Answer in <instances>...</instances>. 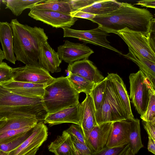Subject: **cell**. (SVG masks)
<instances>
[{
	"label": "cell",
	"mask_w": 155,
	"mask_h": 155,
	"mask_svg": "<svg viewBox=\"0 0 155 155\" xmlns=\"http://www.w3.org/2000/svg\"><path fill=\"white\" fill-rule=\"evenodd\" d=\"M91 21L108 33H115L126 28L147 35L155 23L153 16L148 10L122 2L117 10L104 15H95Z\"/></svg>",
	"instance_id": "6da1fadb"
},
{
	"label": "cell",
	"mask_w": 155,
	"mask_h": 155,
	"mask_svg": "<svg viewBox=\"0 0 155 155\" xmlns=\"http://www.w3.org/2000/svg\"><path fill=\"white\" fill-rule=\"evenodd\" d=\"M10 23L16 60L25 65L40 66L38 58L39 51L42 45L47 42L48 39L44 29L22 24L17 19H12Z\"/></svg>",
	"instance_id": "7a4b0ae2"
},
{
	"label": "cell",
	"mask_w": 155,
	"mask_h": 155,
	"mask_svg": "<svg viewBox=\"0 0 155 155\" xmlns=\"http://www.w3.org/2000/svg\"><path fill=\"white\" fill-rule=\"evenodd\" d=\"M47 114L42 98L19 95L0 86V120L29 117L36 119L38 123L43 122Z\"/></svg>",
	"instance_id": "3957f363"
},
{
	"label": "cell",
	"mask_w": 155,
	"mask_h": 155,
	"mask_svg": "<svg viewBox=\"0 0 155 155\" xmlns=\"http://www.w3.org/2000/svg\"><path fill=\"white\" fill-rule=\"evenodd\" d=\"M79 94L67 77H61L46 86L42 103L47 114L53 113L79 104Z\"/></svg>",
	"instance_id": "277c9868"
},
{
	"label": "cell",
	"mask_w": 155,
	"mask_h": 155,
	"mask_svg": "<svg viewBox=\"0 0 155 155\" xmlns=\"http://www.w3.org/2000/svg\"><path fill=\"white\" fill-rule=\"evenodd\" d=\"M107 77L104 99L100 108L95 112L98 125L129 119L113 82Z\"/></svg>",
	"instance_id": "5b68a950"
},
{
	"label": "cell",
	"mask_w": 155,
	"mask_h": 155,
	"mask_svg": "<svg viewBox=\"0 0 155 155\" xmlns=\"http://www.w3.org/2000/svg\"><path fill=\"white\" fill-rule=\"evenodd\" d=\"M155 24L149 33L145 35L141 32L133 31L126 28L116 32L127 45L128 48L146 59L155 63V38L152 34L155 31Z\"/></svg>",
	"instance_id": "8992f818"
},
{
	"label": "cell",
	"mask_w": 155,
	"mask_h": 155,
	"mask_svg": "<svg viewBox=\"0 0 155 155\" xmlns=\"http://www.w3.org/2000/svg\"><path fill=\"white\" fill-rule=\"evenodd\" d=\"M129 79L130 98L138 113L142 116L146 111L149 101L150 87L153 86L140 70L130 74Z\"/></svg>",
	"instance_id": "52a82bcc"
},
{
	"label": "cell",
	"mask_w": 155,
	"mask_h": 155,
	"mask_svg": "<svg viewBox=\"0 0 155 155\" xmlns=\"http://www.w3.org/2000/svg\"><path fill=\"white\" fill-rule=\"evenodd\" d=\"M64 37H72L78 39L86 43L93 44L109 49L122 55V53L110 45L107 37L108 33L98 27L88 30H80L68 27L62 28Z\"/></svg>",
	"instance_id": "ba28073f"
},
{
	"label": "cell",
	"mask_w": 155,
	"mask_h": 155,
	"mask_svg": "<svg viewBox=\"0 0 155 155\" xmlns=\"http://www.w3.org/2000/svg\"><path fill=\"white\" fill-rule=\"evenodd\" d=\"M12 81L46 85L55 79L49 72L40 66L25 65V66L12 68Z\"/></svg>",
	"instance_id": "9c48e42d"
},
{
	"label": "cell",
	"mask_w": 155,
	"mask_h": 155,
	"mask_svg": "<svg viewBox=\"0 0 155 155\" xmlns=\"http://www.w3.org/2000/svg\"><path fill=\"white\" fill-rule=\"evenodd\" d=\"M48 129L43 122H38L33 128L29 137L8 155H35L40 147L47 139Z\"/></svg>",
	"instance_id": "30bf717a"
},
{
	"label": "cell",
	"mask_w": 155,
	"mask_h": 155,
	"mask_svg": "<svg viewBox=\"0 0 155 155\" xmlns=\"http://www.w3.org/2000/svg\"><path fill=\"white\" fill-rule=\"evenodd\" d=\"M28 15L33 19L56 28L68 27L73 25L78 18L72 17L65 13L46 10H38L32 8Z\"/></svg>",
	"instance_id": "8fae6325"
},
{
	"label": "cell",
	"mask_w": 155,
	"mask_h": 155,
	"mask_svg": "<svg viewBox=\"0 0 155 155\" xmlns=\"http://www.w3.org/2000/svg\"><path fill=\"white\" fill-rule=\"evenodd\" d=\"M94 53L92 49L84 44L73 43L68 40L58 47L57 52L60 59L69 64L87 59Z\"/></svg>",
	"instance_id": "7c38bea8"
},
{
	"label": "cell",
	"mask_w": 155,
	"mask_h": 155,
	"mask_svg": "<svg viewBox=\"0 0 155 155\" xmlns=\"http://www.w3.org/2000/svg\"><path fill=\"white\" fill-rule=\"evenodd\" d=\"M113 123L107 122L97 125L90 132L86 144L92 153L97 152L106 147Z\"/></svg>",
	"instance_id": "4fadbf2b"
},
{
	"label": "cell",
	"mask_w": 155,
	"mask_h": 155,
	"mask_svg": "<svg viewBox=\"0 0 155 155\" xmlns=\"http://www.w3.org/2000/svg\"><path fill=\"white\" fill-rule=\"evenodd\" d=\"M70 73L83 78L97 84L105 78L100 73L93 63L88 59L75 62L69 64L67 69Z\"/></svg>",
	"instance_id": "5bb4252c"
},
{
	"label": "cell",
	"mask_w": 155,
	"mask_h": 155,
	"mask_svg": "<svg viewBox=\"0 0 155 155\" xmlns=\"http://www.w3.org/2000/svg\"><path fill=\"white\" fill-rule=\"evenodd\" d=\"M46 85L12 81L0 83V86L3 88L13 93L24 96L41 98L44 95Z\"/></svg>",
	"instance_id": "9a60e30c"
},
{
	"label": "cell",
	"mask_w": 155,
	"mask_h": 155,
	"mask_svg": "<svg viewBox=\"0 0 155 155\" xmlns=\"http://www.w3.org/2000/svg\"><path fill=\"white\" fill-rule=\"evenodd\" d=\"M80 105L79 103L54 113L47 114L43 122L51 126L64 123H71L81 126Z\"/></svg>",
	"instance_id": "2e32d148"
},
{
	"label": "cell",
	"mask_w": 155,
	"mask_h": 155,
	"mask_svg": "<svg viewBox=\"0 0 155 155\" xmlns=\"http://www.w3.org/2000/svg\"><path fill=\"white\" fill-rule=\"evenodd\" d=\"M95 110L90 94H86L85 99L80 105L81 127L86 140L92 129L98 125L95 117Z\"/></svg>",
	"instance_id": "e0dca14e"
},
{
	"label": "cell",
	"mask_w": 155,
	"mask_h": 155,
	"mask_svg": "<svg viewBox=\"0 0 155 155\" xmlns=\"http://www.w3.org/2000/svg\"><path fill=\"white\" fill-rule=\"evenodd\" d=\"M131 120L127 119L113 122L106 147H118L128 144Z\"/></svg>",
	"instance_id": "ac0fdd59"
},
{
	"label": "cell",
	"mask_w": 155,
	"mask_h": 155,
	"mask_svg": "<svg viewBox=\"0 0 155 155\" xmlns=\"http://www.w3.org/2000/svg\"><path fill=\"white\" fill-rule=\"evenodd\" d=\"M38 58L40 66L48 72L53 73L61 71L60 65L62 61L48 41L41 45Z\"/></svg>",
	"instance_id": "d6986e66"
},
{
	"label": "cell",
	"mask_w": 155,
	"mask_h": 155,
	"mask_svg": "<svg viewBox=\"0 0 155 155\" xmlns=\"http://www.w3.org/2000/svg\"><path fill=\"white\" fill-rule=\"evenodd\" d=\"M0 43L5 59L15 64L17 60L13 51L12 29L10 23L7 22L0 21Z\"/></svg>",
	"instance_id": "ffe728a7"
},
{
	"label": "cell",
	"mask_w": 155,
	"mask_h": 155,
	"mask_svg": "<svg viewBox=\"0 0 155 155\" xmlns=\"http://www.w3.org/2000/svg\"><path fill=\"white\" fill-rule=\"evenodd\" d=\"M48 148L54 155H78L71 136L66 130L51 142Z\"/></svg>",
	"instance_id": "44dd1931"
},
{
	"label": "cell",
	"mask_w": 155,
	"mask_h": 155,
	"mask_svg": "<svg viewBox=\"0 0 155 155\" xmlns=\"http://www.w3.org/2000/svg\"><path fill=\"white\" fill-rule=\"evenodd\" d=\"M127 54H123L125 58L136 64L148 78L150 83L155 88V63L144 58L128 48Z\"/></svg>",
	"instance_id": "7402d4cb"
},
{
	"label": "cell",
	"mask_w": 155,
	"mask_h": 155,
	"mask_svg": "<svg viewBox=\"0 0 155 155\" xmlns=\"http://www.w3.org/2000/svg\"><path fill=\"white\" fill-rule=\"evenodd\" d=\"M107 77L113 82L128 119H133L134 117L131 111L129 95L123 80L117 74L108 73Z\"/></svg>",
	"instance_id": "603a6c76"
},
{
	"label": "cell",
	"mask_w": 155,
	"mask_h": 155,
	"mask_svg": "<svg viewBox=\"0 0 155 155\" xmlns=\"http://www.w3.org/2000/svg\"><path fill=\"white\" fill-rule=\"evenodd\" d=\"M121 5V2L115 0H98L91 5L80 11L95 15H104L117 10Z\"/></svg>",
	"instance_id": "cb8c5ba5"
},
{
	"label": "cell",
	"mask_w": 155,
	"mask_h": 155,
	"mask_svg": "<svg viewBox=\"0 0 155 155\" xmlns=\"http://www.w3.org/2000/svg\"><path fill=\"white\" fill-rule=\"evenodd\" d=\"M128 143L131 151L135 154L143 147L141 140L140 120L138 119L134 118L131 120Z\"/></svg>",
	"instance_id": "d4e9b609"
},
{
	"label": "cell",
	"mask_w": 155,
	"mask_h": 155,
	"mask_svg": "<svg viewBox=\"0 0 155 155\" xmlns=\"http://www.w3.org/2000/svg\"><path fill=\"white\" fill-rule=\"evenodd\" d=\"M7 120V122L0 127V134L11 130L26 127H33L38 123L37 119L32 117H16Z\"/></svg>",
	"instance_id": "484cf974"
},
{
	"label": "cell",
	"mask_w": 155,
	"mask_h": 155,
	"mask_svg": "<svg viewBox=\"0 0 155 155\" xmlns=\"http://www.w3.org/2000/svg\"><path fill=\"white\" fill-rule=\"evenodd\" d=\"M31 8L50 10L69 15L71 12L70 6L66 0H44Z\"/></svg>",
	"instance_id": "4316f807"
},
{
	"label": "cell",
	"mask_w": 155,
	"mask_h": 155,
	"mask_svg": "<svg viewBox=\"0 0 155 155\" xmlns=\"http://www.w3.org/2000/svg\"><path fill=\"white\" fill-rule=\"evenodd\" d=\"M44 0H2L1 1L5 5V8L9 9L15 15H20L23 11L30 8Z\"/></svg>",
	"instance_id": "83f0119b"
},
{
	"label": "cell",
	"mask_w": 155,
	"mask_h": 155,
	"mask_svg": "<svg viewBox=\"0 0 155 155\" xmlns=\"http://www.w3.org/2000/svg\"><path fill=\"white\" fill-rule=\"evenodd\" d=\"M71 86L80 94L84 92L86 95L90 94L96 84L83 78L70 73L67 76Z\"/></svg>",
	"instance_id": "f1b7e54d"
},
{
	"label": "cell",
	"mask_w": 155,
	"mask_h": 155,
	"mask_svg": "<svg viewBox=\"0 0 155 155\" xmlns=\"http://www.w3.org/2000/svg\"><path fill=\"white\" fill-rule=\"evenodd\" d=\"M32 128L19 134L3 143L0 144V149L5 152L8 153L16 149L29 137Z\"/></svg>",
	"instance_id": "f546056e"
},
{
	"label": "cell",
	"mask_w": 155,
	"mask_h": 155,
	"mask_svg": "<svg viewBox=\"0 0 155 155\" xmlns=\"http://www.w3.org/2000/svg\"><path fill=\"white\" fill-rule=\"evenodd\" d=\"M107 80L106 77L103 81L95 85L90 94L93 100L95 111L99 109L103 101Z\"/></svg>",
	"instance_id": "4dcf8cb0"
},
{
	"label": "cell",
	"mask_w": 155,
	"mask_h": 155,
	"mask_svg": "<svg viewBox=\"0 0 155 155\" xmlns=\"http://www.w3.org/2000/svg\"><path fill=\"white\" fill-rule=\"evenodd\" d=\"M149 92V100L146 111L140 116L142 120L146 121L155 120V88L151 86Z\"/></svg>",
	"instance_id": "1f68e13d"
},
{
	"label": "cell",
	"mask_w": 155,
	"mask_h": 155,
	"mask_svg": "<svg viewBox=\"0 0 155 155\" xmlns=\"http://www.w3.org/2000/svg\"><path fill=\"white\" fill-rule=\"evenodd\" d=\"M13 76L12 68L4 62L0 63V83L12 81Z\"/></svg>",
	"instance_id": "d6a6232c"
},
{
	"label": "cell",
	"mask_w": 155,
	"mask_h": 155,
	"mask_svg": "<svg viewBox=\"0 0 155 155\" xmlns=\"http://www.w3.org/2000/svg\"><path fill=\"white\" fill-rule=\"evenodd\" d=\"M33 127H26L21 129L11 130L0 134V144L3 143L16 136L24 132L27 131Z\"/></svg>",
	"instance_id": "836d02e7"
},
{
	"label": "cell",
	"mask_w": 155,
	"mask_h": 155,
	"mask_svg": "<svg viewBox=\"0 0 155 155\" xmlns=\"http://www.w3.org/2000/svg\"><path fill=\"white\" fill-rule=\"evenodd\" d=\"M69 4L71 12L80 11L97 1L98 0H66Z\"/></svg>",
	"instance_id": "e575fe53"
},
{
	"label": "cell",
	"mask_w": 155,
	"mask_h": 155,
	"mask_svg": "<svg viewBox=\"0 0 155 155\" xmlns=\"http://www.w3.org/2000/svg\"><path fill=\"white\" fill-rule=\"evenodd\" d=\"M129 146L128 143L118 147L108 148L105 147L101 151L92 153L91 155H121Z\"/></svg>",
	"instance_id": "d590c367"
},
{
	"label": "cell",
	"mask_w": 155,
	"mask_h": 155,
	"mask_svg": "<svg viewBox=\"0 0 155 155\" xmlns=\"http://www.w3.org/2000/svg\"><path fill=\"white\" fill-rule=\"evenodd\" d=\"M65 130L71 136L81 143L86 145V140L80 126L73 124Z\"/></svg>",
	"instance_id": "8d00e7d4"
},
{
	"label": "cell",
	"mask_w": 155,
	"mask_h": 155,
	"mask_svg": "<svg viewBox=\"0 0 155 155\" xmlns=\"http://www.w3.org/2000/svg\"><path fill=\"white\" fill-rule=\"evenodd\" d=\"M71 137L78 155H91L92 153L91 150L86 144L81 143L71 136Z\"/></svg>",
	"instance_id": "74e56055"
},
{
	"label": "cell",
	"mask_w": 155,
	"mask_h": 155,
	"mask_svg": "<svg viewBox=\"0 0 155 155\" xmlns=\"http://www.w3.org/2000/svg\"><path fill=\"white\" fill-rule=\"evenodd\" d=\"M142 123L148 137L155 140V120L151 121L142 120Z\"/></svg>",
	"instance_id": "f35d334b"
},
{
	"label": "cell",
	"mask_w": 155,
	"mask_h": 155,
	"mask_svg": "<svg viewBox=\"0 0 155 155\" xmlns=\"http://www.w3.org/2000/svg\"><path fill=\"white\" fill-rule=\"evenodd\" d=\"M70 15L73 17L84 18L90 20L93 19L95 16V15L93 14L81 11L71 12Z\"/></svg>",
	"instance_id": "ab89813d"
},
{
	"label": "cell",
	"mask_w": 155,
	"mask_h": 155,
	"mask_svg": "<svg viewBox=\"0 0 155 155\" xmlns=\"http://www.w3.org/2000/svg\"><path fill=\"white\" fill-rule=\"evenodd\" d=\"M136 5H140L142 6L155 8V0H145L137 2Z\"/></svg>",
	"instance_id": "60d3db41"
},
{
	"label": "cell",
	"mask_w": 155,
	"mask_h": 155,
	"mask_svg": "<svg viewBox=\"0 0 155 155\" xmlns=\"http://www.w3.org/2000/svg\"><path fill=\"white\" fill-rule=\"evenodd\" d=\"M148 140L147 144L148 151L154 155L155 154V140L148 137Z\"/></svg>",
	"instance_id": "b9f144b4"
},
{
	"label": "cell",
	"mask_w": 155,
	"mask_h": 155,
	"mask_svg": "<svg viewBox=\"0 0 155 155\" xmlns=\"http://www.w3.org/2000/svg\"><path fill=\"white\" fill-rule=\"evenodd\" d=\"M121 155H136V154L133 153L130 148L129 145V147L125 150Z\"/></svg>",
	"instance_id": "7bdbcfd3"
},
{
	"label": "cell",
	"mask_w": 155,
	"mask_h": 155,
	"mask_svg": "<svg viewBox=\"0 0 155 155\" xmlns=\"http://www.w3.org/2000/svg\"><path fill=\"white\" fill-rule=\"evenodd\" d=\"M5 59V57L2 50L0 46V63L2 62L3 60Z\"/></svg>",
	"instance_id": "ee69618b"
},
{
	"label": "cell",
	"mask_w": 155,
	"mask_h": 155,
	"mask_svg": "<svg viewBox=\"0 0 155 155\" xmlns=\"http://www.w3.org/2000/svg\"><path fill=\"white\" fill-rule=\"evenodd\" d=\"M6 119H3L0 120V127L3 125L6 122Z\"/></svg>",
	"instance_id": "f6af8a7d"
},
{
	"label": "cell",
	"mask_w": 155,
	"mask_h": 155,
	"mask_svg": "<svg viewBox=\"0 0 155 155\" xmlns=\"http://www.w3.org/2000/svg\"><path fill=\"white\" fill-rule=\"evenodd\" d=\"M8 153L5 152L0 149V155H8Z\"/></svg>",
	"instance_id": "bcb514c9"
},
{
	"label": "cell",
	"mask_w": 155,
	"mask_h": 155,
	"mask_svg": "<svg viewBox=\"0 0 155 155\" xmlns=\"http://www.w3.org/2000/svg\"><path fill=\"white\" fill-rule=\"evenodd\" d=\"M1 9V8H0V10Z\"/></svg>",
	"instance_id": "7dc6e473"
}]
</instances>
